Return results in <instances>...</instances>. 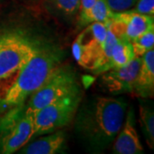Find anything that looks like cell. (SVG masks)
I'll list each match as a JSON object with an SVG mask.
<instances>
[{"label": "cell", "mask_w": 154, "mask_h": 154, "mask_svg": "<svg viewBox=\"0 0 154 154\" xmlns=\"http://www.w3.org/2000/svg\"><path fill=\"white\" fill-rule=\"evenodd\" d=\"M62 58L61 50L40 41L6 88L0 99V105L11 109L25 104L62 63Z\"/></svg>", "instance_id": "1"}, {"label": "cell", "mask_w": 154, "mask_h": 154, "mask_svg": "<svg viewBox=\"0 0 154 154\" xmlns=\"http://www.w3.org/2000/svg\"><path fill=\"white\" fill-rule=\"evenodd\" d=\"M126 108V103L121 99L97 98L81 116V129L94 143L105 146L120 131L125 119Z\"/></svg>", "instance_id": "2"}, {"label": "cell", "mask_w": 154, "mask_h": 154, "mask_svg": "<svg viewBox=\"0 0 154 154\" xmlns=\"http://www.w3.org/2000/svg\"><path fill=\"white\" fill-rule=\"evenodd\" d=\"M39 42L22 28H8L0 30V87L5 88L4 93L17 72L34 52Z\"/></svg>", "instance_id": "3"}, {"label": "cell", "mask_w": 154, "mask_h": 154, "mask_svg": "<svg viewBox=\"0 0 154 154\" xmlns=\"http://www.w3.org/2000/svg\"><path fill=\"white\" fill-rule=\"evenodd\" d=\"M34 115L25 104L11 108L0 120V152L11 154L33 139Z\"/></svg>", "instance_id": "4"}, {"label": "cell", "mask_w": 154, "mask_h": 154, "mask_svg": "<svg viewBox=\"0 0 154 154\" xmlns=\"http://www.w3.org/2000/svg\"><path fill=\"white\" fill-rule=\"evenodd\" d=\"M81 89L62 97L34 114L33 139L59 130L75 116L82 101Z\"/></svg>", "instance_id": "5"}, {"label": "cell", "mask_w": 154, "mask_h": 154, "mask_svg": "<svg viewBox=\"0 0 154 154\" xmlns=\"http://www.w3.org/2000/svg\"><path fill=\"white\" fill-rule=\"evenodd\" d=\"M78 89L80 87L75 72L71 67L61 63L43 85L30 96L25 106L34 115L45 106Z\"/></svg>", "instance_id": "6"}, {"label": "cell", "mask_w": 154, "mask_h": 154, "mask_svg": "<svg viewBox=\"0 0 154 154\" xmlns=\"http://www.w3.org/2000/svg\"><path fill=\"white\" fill-rule=\"evenodd\" d=\"M108 28L118 38L128 41L154 28L153 16L138 13L134 10L114 12Z\"/></svg>", "instance_id": "7"}, {"label": "cell", "mask_w": 154, "mask_h": 154, "mask_svg": "<svg viewBox=\"0 0 154 154\" xmlns=\"http://www.w3.org/2000/svg\"><path fill=\"white\" fill-rule=\"evenodd\" d=\"M84 28L72 45V52L77 63L88 69L93 56L107 35L108 26L106 23L94 22Z\"/></svg>", "instance_id": "8"}, {"label": "cell", "mask_w": 154, "mask_h": 154, "mask_svg": "<svg viewBox=\"0 0 154 154\" xmlns=\"http://www.w3.org/2000/svg\"><path fill=\"white\" fill-rule=\"evenodd\" d=\"M141 57H134L125 66L101 74L100 83L110 94L133 93Z\"/></svg>", "instance_id": "9"}, {"label": "cell", "mask_w": 154, "mask_h": 154, "mask_svg": "<svg viewBox=\"0 0 154 154\" xmlns=\"http://www.w3.org/2000/svg\"><path fill=\"white\" fill-rule=\"evenodd\" d=\"M113 152L116 154H138L143 152V146L140 140L134 125L132 110L127 114L126 120L122 126L113 145Z\"/></svg>", "instance_id": "10"}, {"label": "cell", "mask_w": 154, "mask_h": 154, "mask_svg": "<svg viewBox=\"0 0 154 154\" xmlns=\"http://www.w3.org/2000/svg\"><path fill=\"white\" fill-rule=\"evenodd\" d=\"M134 94L141 98H151L154 93V50L141 57V63L135 79Z\"/></svg>", "instance_id": "11"}, {"label": "cell", "mask_w": 154, "mask_h": 154, "mask_svg": "<svg viewBox=\"0 0 154 154\" xmlns=\"http://www.w3.org/2000/svg\"><path fill=\"white\" fill-rule=\"evenodd\" d=\"M47 136L38 138L28 142L21 150L25 154H54L60 152L65 143V134L63 131H54Z\"/></svg>", "instance_id": "12"}, {"label": "cell", "mask_w": 154, "mask_h": 154, "mask_svg": "<svg viewBox=\"0 0 154 154\" xmlns=\"http://www.w3.org/2000/svg\"><path fill=\"white\" fill-rule=\"evenodd\" d=\"M134 58V54L131 42L127 39L117 38L116 43L112 50L110 59L105 66L101 69L99 75H101L102 73L108 71L112 69L125 66L128 63H129Z\"/></svg>", "instance_id": "13"}, {"label": "cell", "mask_w": 154, "mask_h": 154, "mask_svg": "<svg viewBox=\"0 0 154 154\" xmlns=\"http://www.w3.org/2000/svg\"><path fill=\"white\" fill-rule=\"evenodd\" d=\"M113 13L106 0H97L92 8L78 14V24L81 28L94 22L108 24L112 18Z\"/></svg>", "instance_id": "14"}, {"label": "cell", "mask_w": 154, "mask_h": 154, "mask_svg": "<svg viewBox=\"0 0 154 154\" xmlns=\"http://www.w3.org/2000/svg\"><path fill=\"white\" fill-rule=\"evenodd\" d=\"M45 4L62 16L72 18L79 13L81 0H45Z\"/></svg>", "instance_id": "15"}, {"label": "cell", "mask_w": 154, "mask_h": 154, "mask_svg": "<svg viewBox=\"0 0 154 154\" xmlns=\"http://www.w3.org/2000/svg\"><path fill=\"white\" fill-rule=\"evenodd\" d=\"M140 122L146 140L149 147L153 149L154 146V114L142 105L140 106Z\"/></svg>", "instance_id": "16"}, {"label": "cell", "mask_w": 154, "mask_h": 154, "mask_svg": "<svg viewBox=\"0 0 154 154\" xmlns=\"http://www.w3.org/2000/svg\"><path fill=\"white\" fill-rule=\"evenodd\" d=\"M134 57H141L154 47V28L145 32L131 41Z\"/></svg>", "instance_id": "17"}, {"label": "cell", "mask_w": 154, "mask_h": 154, "mask_svg": "<svg viewBox=\"0 0 154 154\" xmlns=\"http://www.w3.org/2000/svg\"><path fill=\"white\" fill-rule=\"evenodd\" d=\"M113 12L128 11L132 9L137 0H106Z\"/></svg>", "instance_id": "18"}, {"label": "cell", "mask_w": 154, "mask_h": 154, "mask_svg": "<svg viewBox=\"0 0 154 154\" xmlns=\"http://www.w3.org/2000/svg\"><path fill=\"white\" fill-rule=\"evenodd\" d=\"M134 5V11L138 13L148 16L154 15V0H137Z\"/></svg>", "instance_id": "19"}, {"label": "cell", "mask_w": 154, "mask_h": 154, "mask_svg": "<svg viewBox=\"0 0 154 154\" xmlns=\"http://www.w3.org/2000/svg\"><path fill=\"white\" fill-rule=\"evenodd\" d=\"M97 0H81V5H80V10L79 13L84 12V11H88L90 8H92L94 5L96 3ZM78 13V14H79Z\"/></svg>", "instance_id": "20"}]
</instances>
